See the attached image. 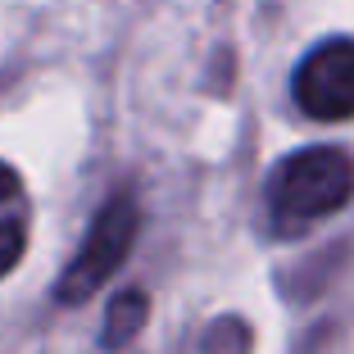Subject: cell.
I'll return each instance as SVG.
<instances>
[{"mask_svg": "<svg viewBox=\"0 0 354 354\" xmlns=\"http://www.w3.org/2000/svg\"><path fill=\"white\" fill-rule=\"evenodd\" d=\"M354 200V159L336 146H304L268 177V218L277 232H304Z\"/></svg>", "mask_w": 354, "mask_h": 354, "instance_id": "obj_1", "label": "cell"}, {"mask_svg": "<svg viewBox=\"0 0 354 354\" xmlns=\"http://www.w3.org/2000/svg\"><path fill=\"white\" fill-rule=\"evenodd\" d=\"M136 227H141V209L127 191L109 196L100 205V214L91 218L77 254L68 259V268L59 272V286H55V300L59 304H82L100 291L104 281L123 268V259L136 245Z\"/></svg>", "mask_w": 354, "mask_h": 354, "instance_id": "obj_2", "label": "cell"}, {"mask_svg": "<svg viewBox=\"0 0 354 354\" xmlns=\"http://www.w3.org/2000/svg\"><path fill=\"white\" fill-rule=\"evenodd\" d=\"M291 95L300 114L313 123H345L354 118V37L318 41L291 77Z\"/></svg>", "mask_w": 354, "mask_h": 354, "instance_id": "obj_3", "label": "cell"}, {"mask_svg": "<svg viewBox=\"0 0 354 354\" xmlns=\"http://www.w3.org/2000/svg\"><path fill=\"white\" fill-rule=\"evenodd\" d=\"M28 232H32V200L23 177L0 159V277L14 272L28 254Z\"/></svg>", "mask_w": 354, "mask_h": 354, "instance_id": "obj_4", "label": "cell"}, {"mask_svg": "<svg viewBox=\"0 0 354 354\" xmlns=\"http://www.w3.org/2000/svg\"><path fill=\"white\" fill-rule=\"evenodd\" d=\"M146 313H150L146 291H123L114 304H109V318H104L100 345H104V350H123V345H132V336L146 327Z\"/></svg>", "mask_w": 354, "mask_h": 354, "instance_id": "obj_5", "label": "cell"}, {"mask_svg": "<svg viewBox=\"0 0 354 354\" xmlns=\"http://www.w3.org/2000/svg\"><path fill=\"white\" fill-rule=\"evenodd\" d=\"M250 350V327L241 318H218L205 336V354H245Z\"/></svg>", "mask_w": 354, "mask_h": 354, "instance_id": "obj_6", "label": "cell"}]
</instances>
